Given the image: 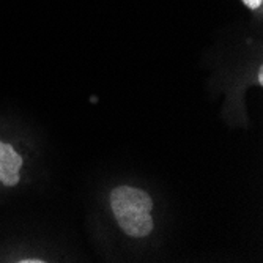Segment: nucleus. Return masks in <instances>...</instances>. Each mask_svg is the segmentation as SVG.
Returning a JSON list of instances; mask_svg holds the SVG:
<instances>
[{
  "instance_id": "obj_1",
  "label": "nucleus",
  "mask_w": 263,
  "mask_h": 263,
  "mask_svg": "<svg viewBox=\"0 0 263 263\" xmlns=\"http://www.w3.org/2000/svg\"><path fill=\"white\" fill-rule=\"evenodd\" d=\"M110 206L122 230L134 238H143L153 232V200L139 187L118 186L110 194Z\"/></svg>"
},
{
  "instance_id": "obj_2",
  "label": "nucleus",
  "mask_w": 263,
  "mask_h": 263,
  "mask_svg": "<svg viewBox=\"0 0 263 263\" xmlns=\"http://www.w3.org/2000/svg\"><path fill=\"white\" fill-rule=\"evenodd\" d=\"M22 167L21 155L10 145L0 140V183L16 186L21 180L19 171Z\"/></svg>"
},
{
  "instance_id": "obj_3",
  "label": "nucleus",
  "mask_w": 263,
  "mask_h": 263,
  "mask_svg": "<svg viewBox=\"0 0 263 263\" xmlns=\"http://www.w3.org/2000/svg\"><path fill=\"white\" fill-rule=\"evenodd\" d=\"M243 4L249 8V10H258L263 4V0H243Z\"/></svg>"
},
{
  "instance_id": "obj_4",
  "label": "nucleus",
  "mask_w": 263,
  "mask_h": 263,
  "mask_svg": "<svg viewBox=\"0 0 263 263\" xmlns=\"http://www.w3.org/2000/svg\"><path fill=\"white\" fill-rule=\"evenodd\" d=\"M22 263H43L44 260H40V258H27V260H21Z\"/></svg>"
},
{
  "instance_id": "obj_5",
  "label": "nucleus",
  "mask_w": 263,
  "mask_h": 263,
  "mask_svg": "<svg viewBox=\"0 0 263 263\" xmlns=\"http://www.w3.org/2000/svg\"><path fill=\"white\" fill-rule=\"evenodd\" d=\"M258 82L263 84V69H261V68H260V71H258Z\"/></svg>"
}]
</instances>
